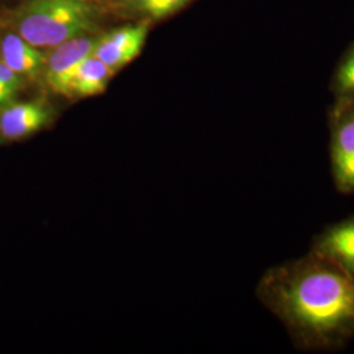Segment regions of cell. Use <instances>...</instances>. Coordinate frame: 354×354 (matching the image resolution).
Listing matches in <instances>:
<instances>
[{"mask_svg": "<svg viewBox=\"0 0 354 354\" xmlns=\"http://www.w3.org/2000/svg\"><path fill=\"white\" fill-rule=\"evenodd\" d=\"M256 294L299 351H336L354 339V279L313 251L269 268Z\"/></svg>", "mask_w": 354, "mask_h": 354, "instance_id": "1", "label": "cell"}, {"mask_svg": "<svg viewBox=\"0 0 354 354\" xmlns=\"http://www.w3.org/2000/svg\"><path fill=\"white\" fill-rule=\"evenodd\" d=\"M19 36L36 48H55L95 29L87 0H29L15 19Z\"/></svg>", "mask_w": 354, "mask_h": 354, "instance_id": "2", "label": "cell"}, {"mask_svg": "<svg viewBox=\"0 0 354 354\" xmlns=\"http://www.w3.org/2000/svg\"><path fill=\"white\" fill-rule=\"evenodd\" d=\"M329 162L336 189L354 194V99H336L329 115Z\"/></svg>", "mask_w": 354, "mask_h": 354, "instance_id": "3", "label": "cell"}, {"mask_svg": "<svg viewBox=\"0 0 354 354\" xmlns=\"http://www.w3.org/2000/svg\"><path fill=\"white\" fill-rule=\"evenodd\" d=\"M96 41L97 39L80 36L67 39L53 48V50L46 55L41 75L51 92L64 96L70 77L77 66L93 54Z\"/></svg>", "mask_w": 354, "mask_h": 354, "instance_id": "4", "label": "cell"}, {"mask_svg": "<svg viewBox=\"0 0 354 354\" xmlns=\"http://www.w3.org/2000/svg\"><path fill=\"white\" fill-rule=\"evenodd\" d=\"M54 117L53 108L44 100L10 104L0 113V138L26 140L49 127Z\"/></svg>", "mask_w": 354, "mask_h": 354, "instance_id": "5", "label": "cell"}, {"mask_svg": "<svg viewBox=\"0 0 354 354\" xmlns=\"http://www.w3.org/2000/svg\"><path fill=\"white\" fill-rule=\"evenodd\" d=\"M147 32L146 24L118 28L96 41L93 55L117 73L140 55Z\"/></svg>", "mask_w": 354, "mask_h": 354, "instance_id": "6", "label": "cell"}, {"mask_svg": "<svg viewBox=\"0 0 354 354\" xmlns=\"http://www.w3.org/2000/svg\"><path fill=\"white\" fill-rule=\"evenodd\" d=\"M310 251L327 259L354 279V214L317 234Z\"/></svg>", "mask_w": 354, "mask_h": 354, "instance_id": "7", "label": "cell"}, {"mask_svg": "<svg viewBox=\"0 0 354 354\" xmlns=\"http://www.w3.org/2000/svg\"><path fill=\"white\" fill-rule=\"evenodd\" d=\"M0 59L19 75L35 80L42 75L46 54L19 35H7L0 44Z\"/></svg>", "mask_w": 354, "mask_h": 354, "instance_id": "8", "label": "cell"}, {"mask_svg": "<svg viewBox=\"0 0 354 354\" xmlns=\"http://www.w3.org/2000/svg\"><path fill=\"white\" fill-rule=\"evenodd\" d=\"M114 74L115 73L106 64L92 54L77 66L74 74L70 77L64 97L86 99L102 95Z\"/></svg>", "mask_w": 354, "mask_h": 354, "instance_id": "9", "label": "cell"}, {"mask_svg": "<svg viewBox=\"0 0 354 354\" xmlns=\"http://www.w3.org/2000/svg\"><path fill=\"white\" fill-rule=\"evenodd\" d=\"M332 89L336 99H354V46L344 55L337 66Z\"/></svg>", "mask_w": 354, "mask_h": 354, "instance_id": "10", "label": "cell"}, {"mask_svg": "<svg viewBox=\"0 0 354 354\" xmlns=\"http://www.w3.org/2000/svg\"><path fill=\"white\" fill-rule=\"evenodd\" d=\"M24 86V77L11 70L0 59V87L7 105L12 104V100L20 89Z\"/></svg>", "mask_w": 354, "mask_h": 354, "instance_id": "11", "label": "cell"}, {"mask_svg": "<svg viewBox=\"0 0 354 354\" xmlns=\"http://www.w3.org/2000/svg\"><path fill=\"white\" fill-rule=\"evenodd\" d=\"M142 12L150 13L153 17H165L181 8L176 0H127Z\"/></svg>", "mask_w": 354, "mask_h": 354, "instance_id": "12", "label": "cell"}, {"mask_svg": "<svg viewBox=\"0 0 354 354\" xmlns=\"http://www.w3.org/2000/svg\"><path fill=\"white\" fill-rule=\"evenodd\" d=\"M0 106H7V102L4 100V96L1 92V87H0Z\"/></svg>", "mask_w": 354, "mask_h": 354, "instance_id": "13", "label": "cell"}, {"mask_svg": "<svg viewBox=\"0 0 354 354\" xmlns=\"http://www.w3.org/2000/svg\"><path fill=\"white\" fill-rule=\"evenodd\" d=\"M176 1L180 3V6H181V7H184V6H185V4H187L189 0H176Z\"/></svg>", "mask_w": 354, "mask_h": 354, "instance_id": "14", "label": "cell"}, {"mask_svg": "<svg viewBox=\"0 0 354 354\" xmlns=\"http://www.w3.org/2000/svg\"><path fill=\"white\" fill-rule=\"evenodd\" d=\"M0 140H1V138H0Z\"/></svg>", "mask_w": 354, "mask_h": 354, "instance_id": "15", "label": "cell"}]
</instances>
